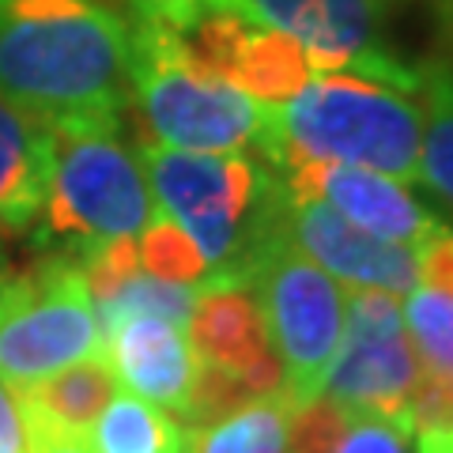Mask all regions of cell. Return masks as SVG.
<instances>
[{"label": "cell", "mask_w": 453, "mask_h": 453, "mask_svg": "<svg viewBox=\"0 0 453 453\" xmlns=\"http://www.w3.org/2000/svg\"><path fill=\"white\" fill-rule=\"evenodd\" d=\"M88 453H186V431L166 408L133 393H113L83 434Z\"/></svg>", "instance_id": "17"}, {"label": "cell", "mask_w": 453, "mask_h": 453, "mask_svg": "<svg viewBox=\"0 0 453 453\" xmlns=\"http://www.w3.org/2000/svg\"><path fill=\"white\" fill-rule=\"evenodd\" d=\"M238 280H246L250 291L257 295L268 344H273L283 366L288 396L295 404L321 396L340 336H344L348 299L340 283L283 234L276 208L273 223L265 226L257 246L250 250Z\"/></svg>", "instance_id": "6"}, {"label": "cell", "mask_w": 453, "mask_h": 453, "mask_svg": "<svg viewBox=\"0 0 453 453\" xmlns=\"http://www.w3.org/2000/svg\"><path fill=\"white\" fill-rule=\"evenodd\" d=\"M423 151H419V186L431 189L446 208H453V73L427 68L423 73Z\"/></svg>", "instance_id": "19"}, {"label": "cell", "mask_w": 453, "mask_h": 453, "mask_svg": "<svg viewBox=\"0 0 453 453\" xmlns=\"http://www.w3.org/2000/svg\"><path fill=\"white\" fill-rule=\"evenodd\" d=\"M423 91L363 73H321L306 88L273 106V140L261 163L280 155L356 163L396 181H419Z\"/></svg>", "instance_id": "2"}, {"label": "cell", "mask_w": 453, "mask_h": 453, "mask_svg": "<svg viewBox=\"0 0 453 453\" xmlns=\"http://www.w3.org/2000/svg\"><path fill=\"white\" fill-rule=\"evenodd\" d=\"M408 423H412V434L453 427V378L449 374L423 366L416 378L412 401H408Z\"/></svg>", "instance_id": "23"}, {"label": "cell", "mask_w": 453, "mask_h": 453, "mask_svg": "<svg viewBox=\"0 0 453 453\" xmlns=\"http://www.w3.org/2000/svg\"><path fill=\"white\" fill-rule=\"evenodd\" d=\"M419 371L423 363L396 295L351 288L344 336H340L321 393L344 404L348 412L381 416L412 431L408 401H412Z\"/></svg>", "instance_id": "8"}, {"label": "cell", "mask_w": 453, "mask_h": 453, "mask_svg": "<svg viewBox=\"0 0 453 453\" xmlns=\"http://www.w3.org/2000/svg\"><path fill=\"white\" fill-rule=\"evenodd\" d=\"M265 166L280 178V186L291 196L321 201L336 216L386 238V242L419 250L442 226V219H434L408 193L404 181L378 174V170L336 163V159H306V155H280L276 163H265Z\"/></svg>", "instance_id": "10"}, {"label": "cell", "mask_w": 453, "mask_h": 453, "mask_svg": "<svg viewBox=\"0 0 453 453\" xmlns=\"http://www.w3.org/2000/svg\"><path fill=\"white\" fill-rule=\"evenodd\" d=\"M53 166L50 196L42 211V238L65 253L140 238L159 216L140 155L125 148L121 125L50 129Z\"/></svg>", "instance_id": "5"}, {"label": "cell", "mask_w": 453, "mask_h": 453, "mask_svg": "<svg viewBox=\"0 0 453 453\" xmlns=\"http://www.w3.org/2000/svg\"><path fill=\"white\" fill-rule=\"evenodd\" d=\"M310 80H314V68L306 61L303 42L261 19L246 27L231 61V76H226V83H234L238 91H246L265 106H283Z\"/></svg>", "instance_id": "16"}, {"label": "cell", "mask_w": 453, "mask_h": 453, "mask_svg": "<svg viewBox=\"0 0 453 453\" xmlns=\"http://www.w3.org/2000/svg\"><path fill=\"white\" fill-rule=\"evenodd\" d=\"M136 246H140V268L151 276L170 283H189V288H201L208 280V261L174 219L155 216L148 231L136 238Z\"/></svg>", "instance_id": "21"}, {"label": "cell", "mask_w": 453, "mask_h": 453, "mask_svg": "<svg viewBox=\"0 0 453 453\" xmlns=\"http://www.w3.org/2000/svg\"><path fill=\"white\" fill-rule=\"evenodd\" d=\"M0 453H35V431L19 393L0 378Z\"/></svg>", "instance_id": "26"}, {"label": "cell", "mask_w": 453, "mask_h": 453, "mask_svg": "<svg viewBox=\"0 0 453 453\" xmlns=\"http://www.w3.org/2000/svg\"><path fill=\"white\" fill-rule=\"evenodd\" d=\"M16 393L23 401L27 419H31L35 442H46V438H83L91 431V423L103 416V408L113 401L118 378H113L106 356H95Z\"/></svg>", "instance_id": "15"}, {"label": "cell", "mask_w": 453, "mask_h": 453, "mask_svg": "<svg viewBox=\"0 0 453 453\" xmlns=\"http://www.w3.org/2000/svg\"><path fill=\"white\" fill-rule=\"evenodd\" d=\"M189 340L204 366L246 378L257 396L283 389V366L268 344L257 295L246 280L211 276L196 288Z\"/></svg>", "instance_id": "12"}, {"label": "cell", "mask_w": 453, "mask_h": 453, "mask_svg": "<svg viewBox=\"0 0 453 453\" xmlns=\"http://www.w3.org/2000/svg\"><path fill=\"white\" fill-rule=\"evenodd\" d=\"M193 303H196V288H189V283L159 280V276H151V273L140 268V273L129 283H121V288L113 291L106 303L95 306L98 325H103V344H106V333L113 329V325L125 321V318H136V314L166 318V321L186 325V329H189Z\"/></svg>", "instance_id": "20"}, {"label": "cell", "mask_w": 453, "mask_h": 453, "mask_svg": "<svg viewBox=\"0 0 453 453\" xmlns=\"http://www.w3.org/2000/svg\"><path fill=\"white\" fill-rule=\"evenodd\" d=\"M419 283L453 295V226L442 223L427 242L419 246Z\"/></svg>", "instance_id": "25"}, {"label": "cell", "mask_w": 453, "mask_h": 453, "mask_svg": "<svg viewBox=\"0 0 453 453\" xmlns=\"http://www.w3.org/2000/svg\"><path fill=\"white\" fill-rule=\"evenodd\" d=\"M276 216L283 234L344 288L389 291V295H408L412 288H419V250L386 242V238L336 216L321 201L291 196L283 186H280Z\"/></svg>", "instance_id": "11"}, {"label": "cell", "mask_w": 453, "mask_h": 453, "mask_svg": "<svg viewBox=\"0 0 453 453\" xmlns=\"http://www.w3.org/2000/svg\"><path fill=\"white\" fill-rule=\"evenodd\" d=\"M404 321H408V333H412L419 359L431 371H442L453 378V295L419 283V288L408 291Z\"/></svg>", "instance_id": "22"}, {"label": "cell", "mask_w": 453, "mask_h": 453, "mask_svg": "<svg viewBox=\"0 0 453 453\" xmlns=\"http://www.w3.org/2000/svg\"><path fill=\"white\" fill-rule=\"evenodd\" d=\"M53 136L42 121L0 95V231H27L50 196Z\"/></svg>", "instance_id": "14"}, {"label": "cell", "mask_w": 453, "mask_h": 453, "mask_svg": "<svg viewBox=\"0 0 453 453\" xmlns=\"http://www.w3.org/2000/svg\"><path fill=\"white\" fill-rule=\"evenodd\" d=\"M103 351V325L73 253H53L23 273L0 276V378L12 389Z\"/></svg>", "instance_id": "7"}, {"label": "cell", "mask_w": 453, "mask_h": 453, "mask_svg": "<svg viewBox=\"0 0 453 453\" xmlns=\"http://www.w3.org/2000/svg\"><path fill=\"white\" fill-rule=\"evenodd\" d=\"M0 95L46 129L121 125L133 27L98 0H0Z\"/></svg>", "instance_id": "1"}, {"label": "cell", "mask_w": 453, "mask_h": 453, "mask_svg": "<svg viewBox=\"0 0 453 453\" xmlns=\"http://www.w3.org/2000/svg\"><path fill=\"white\" fill-rule=\"evenodd\" d=\"M291 408L288 389L257 396L231 416L193 427L186 453H288Z\"/></svg>", "instance_id": "18"}, {"label": "cell", "mask_w": 453, "mask_h": 453, "mask_svg": "<svg viewBox=\"0 0 453 453\" xmlns=\"http://www.w3.org/2000/svg\"><path fill=\"white\" fill-rule=\"evenodd\" d=\"M98 4H106L113 12H121L125 19L133 16L136 19H181V16H189V12L196 8H204V4H216V0H98Z\"/></svg>", "instance_id": "27"}, {"label": "cell", "mask_w": 453, "mask_h": 453, "mask_svg": "<svg viewBox=\"0 0 453 453\" xmlns=\"http://www.w3.org/2000/svg\"><path fill=\"white\" fill-rule=\"evenodd\" d=\"M136 155L159 216L174 219L196 242L208 280H238L250 250L273 223L280 178L238 151H178L144 140Z\"/></svg>", "instance_id": "3"}, {"label": "cell", "mask_w": 453, "mask_h": 453, "mask_svg": "<svg viewBox=\"0 0 453 453\" xmlns=\"http://www.w3.org/2000/svg\"><path fill=\"white\" fill-rule=\"evenodd\" d=\"M408 438H412V431L401 427V423L351 412L348 431L340 434L333 453H412L408 449Z\"/></svg>", "instance_id": "24"}, {"label": "cell", "mask_w": 453, "mask_h": 453, "mask_svg": "<svg viewBox=\"0 0 453 453\" xmlns=\"http://www.w3.org/2000/svg\"><path fill=\"white\" fill-rule=\"evenodd\" d=\"M416 453H453V427H434L416 434Z\"/></svg>", "instance_id": "28"}, {"label": "cell", "mask_w": 453, "mask_h": 453, "mask_svg": "<svg viewBox=\"0 0 453 453\" xmlns=\"http://www.w3.org/2000/svg\"><path fill=\"white\" fill-rule=\"evenodd\" d=\"M253 19L303 42L306 61L321 73H363L423 91V73L389 50L393 0H238Z\"/></svg>", "instance_id": "9"}, {"label": "cell", "mask_w": 453, "mask_h": 453, "mask_svg": "<svg viewBox=\"0 0 453 453\" xmlns=\"http://www.w3.org/2000/svg\"><path fill=\"white\" fill-rule=\"evenodd\" d=\"M133 103L163 148L265 155L273 140V106L201 73L159 19L133 23Z\"/></svg>", "instance_id": "4"}, {"label": "cell", "mask_w": 453, "mask_h": 453, "mask_svg": "<svg viewBox=\"0 0 453 453\" xmlns=\"http://www.w3.org/2000/svg\"><path fill=\"white\" fill-rule=\"evenodd\" d=\"M35 453H88L83 438H46V442H35Z\"/></svg>", "instance_id": "29"}, {"label": "cell", "mask_w": 453, "mask_h": 453, "mask_svg": "<svg viewBox=\"0 0 453 453\" xmlns=\"http://www.w3.org/2000/svg\"><path fill=\"white\" fill-rule=\"evenodd\" d=\"M106 363L118 386L133 396L170 408L181 419L189 416V401L201 374V359L186 333V325H174L166 318L136 314L118 321L106 333Z\"/></svg>", "instance_id": "13"}]
</instances>
